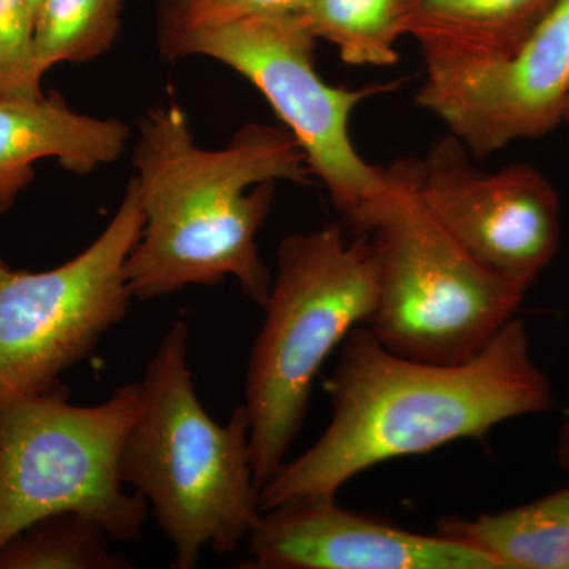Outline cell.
<instances>
[{"label":"cell","mask_w":569,"mask_h":569,"mask_svg":"<svg viewBox=\"0 0 569 569\" xmlns=\"http://www.w3.org/2000/svg\"><path fill=\"white\" fill-rule=\"evenodd\" d=\"M123 0H41L33 47L41 78L63 62H88L110 51Z\"/></svg>","instance_id":"e0dca14e"},{"label":"cell","mask_w":569,"mask_h":569,"mask_svg":"<svg viewBox=\"0 0 569 569\" xmlns=\"http://www.w3.org/2000/svg\"><path fill=\"white\" fill-rule=\"evenodd\" d=\"M144 224L127 260L133 298H164L231 277L263 306L272 272L257 236L277 182L309 183L312 173L283 126L249 122L220 149L200 148L176 103L146 112L132 157Z\"/></svg>","instance_id":"7a4b0ae2"},{"label":"cell","mask_w":569,"mask_h":569,"mask_svg":"<svg viewBox=\"0 0 569 569\" xmlns=\"http://www.w3.org/2000/svg\"><path fill=\"white\" fill-rule=\"evenodd\" d=\"M249 556L252 569H498L470 546L359 515L336 497L266 509L250 531Z\"/></svg>","instance_id":"8fae6325"},{"label":"cell","mask_w":569,"mask_h":569,"mask_svg":"<svg viewBox=\"0 0 569 569\" xmlns=\"http://www.w3.org/2000/svg\"><path fill=\"white\" fill-rule=\"evenodd\" d=\"M568 102L569 0H559L507 56L426 66L417 93L418 107L482 159L553 132Z\"/></svg>","instance_id":"30bf717a"},{"label":"cell","mask_w":569,"mask_h":569,"mask_svg":"<svg viewBox=\"0 0 569 569\" xmlns=\"http://www.w3.org/2000/svg\"><path fill=\"white\" fill-rule=\"evenodd\" d=\"M437 533L486 553L498 569H569V486L473 520L441 519Z\"/></svg>","instance_id":"5bb4252c"},{"label":"cell","mask_w":569,"mask_h":569,"mask_svg":"<svg viewBox=\"0 0 569 569\" xmlns=\"http://www.w3.org/2000/svg\"><path fill=\"white\" fill-rule=\"evenodd\" d=\"M559 0H403L402 28L426 66L515 51Z\"/></svg>","instance_id":"4fadbf2b"},{"label":"cell","mask_w":569,"mask_h":569,"mask_svg":"<svg viewBox=\"0 0 569 569\" xmlns=\"http://www.w3.org/2000/svg\"><path fill=\"white\" fill-rule=\"evenodd\" d=\"M563 126H567L569 129V102L567 107V112H565Z\"/></svg>","instance_id":"44dd1931"},{"label":"cell","mask_w":569,"mask_h":569,"mask_svg":"<svg viewBox=\"0 0 569 569\" xmlns=\"http://www.w3.org/2000/svg\"><path fill=\"white\" fill-rule=\"evenodd\" d=\"M470 156L448 133L413 159L419 197L479 264L527 293L559 250V194L531 164L485 173Z\"/></svg>","instance_id":"9c48e42d"},{"label":"cell","mask_w":569,"mask_h":569,"mask_svg":"<svg viewBox=\"0 0 569 569\" xmlns=\"http://www.w3.org/2000/svg\"><path fill=\"white\" fill-rule=\"evenodd\" d=\"M132 138L127 123L71 110L59 92L0 99V213L13 208L36 178L33 163L54 159L89 174L116 162Z\"/></svg>","instance_id":"7c38bea8"},{"label":"cell","mask_w":569,"mask_h":569,"mask_svg":"<svg viewBox=\"0 0 569 569\" xmlns=\"http://www.w3.org/2000/svg\"><path fill=\"white\" fill-rule=\"evenodd\" d=\"M141 383L99 406H73L66 387L0 407V549L50 516H86L112 541L141 537L148 503L122 479V452Z\"/></svg>","instance_id":"8992f818"},{"label":"cell","mask_w":569,"mask_h":569,"mask_svg":"<svg viewBox=\"0 0 569 569\" xmlns=\"http://www.w3.org/2000/svg\"><path fill=\"white\" fill-rule=\"evenodd\" d=\"M144 224L133 179L91 246L58 268L13 269L0 254V407L63 387L129 313L127 260Z\"/></svg>","instance_id":"ba28073f"},{"label":"cell","mask_w":569,"mask_h":569,"mask_svg":"<svg viewBox=\"0 0 569 569\" xmlns=\"http://www.w3.org/2000/svg\"><path fill=\"white\" fill-rule=\"evenodd\" d=\"M96 520L66 512L32 523L0 549V569H129Z\"/></svg>","instance_id":"2e32d148"},{"label":"cell","mask_w":569,"mask_h":569,"mask_svg":"<svg viewBox=\"0 0 569 569\" xmlns=\"http://www.w3.org/2000/svg\"><path fill=\"white\" fill-rule=\"evenodd\" d=\"M557 456L561 468L569 471V406L565 415L563 425L559 432V443H557Z\"/></svg>","instance_id":"ffe728a7"},{"label":"cell","mask_w":569,"mask_h":569,"mask_svg":"<svg viewBox=\"0 0 569 569\" xmlns=\"http://www.w3.org/2000/svg\"><path fill=\"white\" fill-rule=\"evenodd\" d=\"M32 0H0V99L40 97Z\"/></svg>","instance_id":"ac0fdd59"},{"label":"cell","mask_w":569,"mask_h":569,"mask_svg":"<svg viewBox=\"0 0 569 569\" xmlns=\"http://www.w3.org/2000/svg\"><path fill=\"white\" fill-rule=\"evenodd\" d=\"M40 3H41V0H32L33 10H36V13H37V9H39Z\"/></svg>","instance_id":"7402d4cb"},{"label":"cell","mask_w":569,"mask_h":569,"mask_svg":"<svg viewBox=\"0 0 569 569\" xmlns=\"http://www.w3.org/2000/svg\"><path fill=\"white\" fill-rule=\"evenodd\" d=\"M402 7L403 0H310L301 14L348 66L387 69L400 59Z\"/></svg>","instance_id":"9a60e30c"},{"label":"cell","mask_w":569,"mask_h":569,"mask_svg":"<svg viewBox=\"0 0 569 569\" xmlns=\"http://www.w3.org/2000/svg\"><path fill=\"white\" fill-rule=\"evenodd\" d=\"M326 391L331 421L316 445L284 462L261 489V511L295 498L336 497L378 463L479 440L511 419L545 413L553 402L518 317L458 365L402 358L367 326H356Z\"/></svg>","instance_id":"6da1fadb"},{"label":"cell","mask_w":569,"mask_h":569,"mask_svg":"<svg viewBox=\"0 0 569 569\" xmlns=\"http://www.w3.org/2000/svg\"><path fill=\"white\" fill-rule=\"evenodd\" d=\"M395 190L370 236L377 301L367 328L413 361L458 365L518 313L523 291L479 264L421 200L413 159L391 164Z\"/></svg>","instance_id":"5b68a950"},{"label":"cell","mask_w":569,"mask_h":569,"mask_svg":"<svg viewBox=\"0 0 569 569\" xmlns=\"http://www.w3.org/2000/svg\"><path fill=\"white\" fill-rule=\"evenodd\" d=\"M310 0H179L163 33L213 28L252 18L305 13Z\"/></svg>","instance_id":"d6986e66"},{"label":"cell","mask_w":569,"mask_h":569,"mask_svg":"<svg viewBox=\"0 0 569 569\" xmlns=\"http://www.w3.org/2000/svg\"><path fill=\"white\" fill-rule=\"evenodd\" d=\"M317 41L302 14H280L167 32L160 43L164 58L200 56L246 78L298 142L340 216L367 236L395 190V178L391 168L373 167L356 151L350 121L359 104L396 84H329L317 70Z\"/></svg>","instance_id":"52a82bcc"},{"label":"cell","mask_w":569,"mask_h":569,"mask_svg":"<svg viewBox=\"0 0 569 569\" xmlns=\"http://www.w3.org/2000/svg\"><path fill=\"white\" fill-rule=\"evenodd\" d=\"M141 383V408L122 452V479L151 507L174 550L173 568L193 569L204 549L231 552L261 516L246 403L227 425L194 391L189 325L174 320Z\"/></svg>","instance_id":"3957f363"},{"label":"cell","mask_w":569,"mask_h":569,"mask_svg":"<svg viewBox=\"0 0 569 569\" xmlns=\"http://www.w3.org/2000/svg\"><path fill=\"white\" fill-rule=\"evenodd\" d=\"M377 268L366 236L347 242L337 224L291 234L277 247L246 380L250 455L258 489L282 468L326 359L356 326L369 325Z\"/></svg>","instance_id":"277c9868"}]
</instances>
